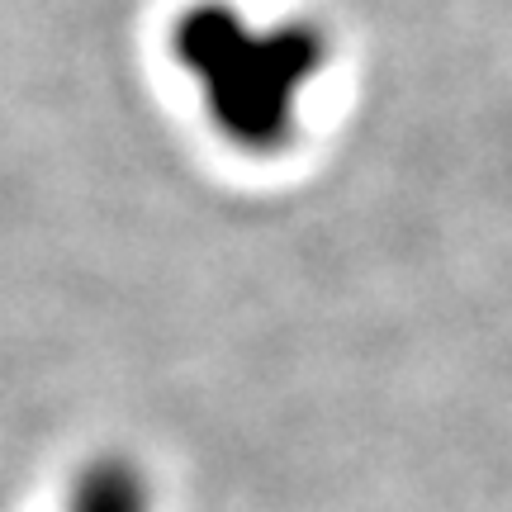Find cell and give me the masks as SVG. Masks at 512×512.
<instances>
[{
    "label": "cell",
    "mask_w": 512,
    "mask_h": 512,
    "mask_svg": "<svg viewBox=\"0 0 512 512\" xmlns=\"http://www.w3.org/2000/svg\"><path fill=\"white\" fill-rule=\"evenodd\" d=\"M195 62H200L204 81L214 76L209 105L223 114L233 128L256 133L261 124H275L280 110L290 114L294 86L304 81V57L290 34H247L228 29L219 19H200L195 29Z\"/></svg>",
    "instance_id": "obj_1"
}]
</instances>
